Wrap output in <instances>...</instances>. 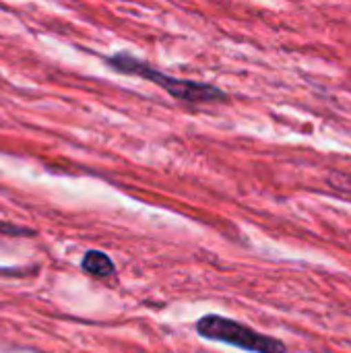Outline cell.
Returning a JSON list of instances; mask_svg holds the SVG:
<instances>
[{"mask_svg": "<svg viewBox=\"0 0 351 353\" xmlns=\"http://www.w3.org/2000/svg\"><path fill=\"white\" fill-rule=\"evenodd\" d=\"M114 64V68L122 70V72H130V74H141L145 79H151L155 85L163 87L170 95L184 99V101H211L217 97H223V93L213 87V85H205V83H194V81H182V79H174L168 77L163 72H157L137 60H132L130 56H116L110 60Z\"/></svg>", "mask_w": 351, "mask_h": 353, "instance_id": "cell-2", "label": "cell"}, {"mask_svg": "<svg viewBox=\"0 0 351 353\" xmlns=\"http://www.w3.org/2000/svg\"><path fill=\"white\" fill-rule=\"evenodd\" d=\"M83 269L95 277H108L114 273V263L110 261V256H106L103 252L97 250H89L83 259Z\"/></svg>", "mask_w": 351, "mask_h": 353, "instance_id": "cell-3", "label": "cell"}, {"mask_svg": "<svg viewBox=\"0 0 351 353\" xmlns=\"http://www.w3.org/2000/svg\"><path fill=\"white\" fill-rule=\"evenodd\" d=\"M197 333L205 339L228 343L240 350L252 353H288V347L269 335L257 333L236 321L223 319V316H205L197 323Z\"/></svg>", "mask_w": 351, "mask_h": 353, "instance_id": "cell-1", "label": "cell"}]
</instances>
